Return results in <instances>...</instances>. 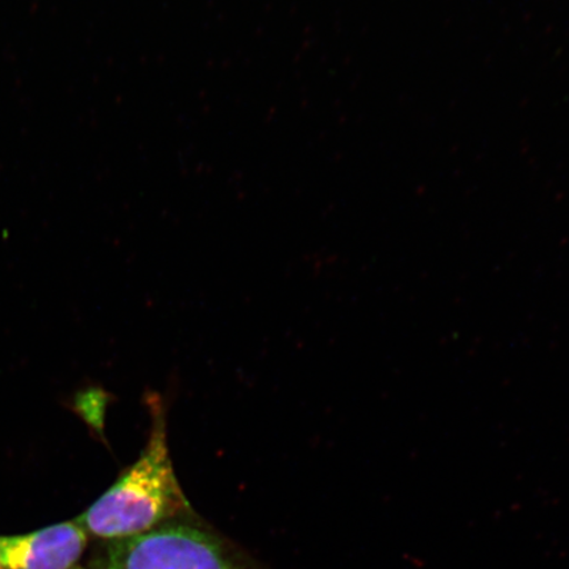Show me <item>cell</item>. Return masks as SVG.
I'll list each match as a JSON object with an SVG mask.
<instances>
[{
	"mask_svg": "<svg viewBox=\"0 0 569 569\" xmlns=\"http://www.w3.org/2000/svg\"><path fill=\"white\" fill-rule=\"evenodd\" d=\"M103 569H262L232 540L198 516L144 536L113 540Z\"/></svg>",
	"mask_w": 569,
	"mask_h": 569,
	"instance_id": "7a4b0ae2",
	"label": "cell"
},
{
	"mask_svg": "<svg viewBox=\"0 0 569 569\" xmlns=\"http://www.w3.org/2000/svg\"><path fill=\"white\" fill-rule=\"evenodd\" d=\"M89 533L78 521L49 526L19 537H0L2 569H73Z\"/></svg>",
	"mask_w": 569,
	"mask_h": 569,
	"instance_id": "3957f363",
	"label": "cell"
},
{
	"mask_svg": "<svg viewBox=\"0 0 569 569\" xmlns=\"http://www.w3.org/2000/svg\"><path fill=\"white\" fill-rule=\"evenodd\" d=\"M151 418L148 442L140 457L113 486L77 519L89 536L109 540L144 536L162 526L196 517L178 481L167 439V408L149 391Z\"/></svg>",
	"mask_w": 569,
	"mask_h": 569,
	"instance_id": "6da1fadb",
	"label": "cell"
},
{
	"mask_svg": "<svg viewBox=\"0 0 569 569\" xmlns=\"http://www.w3.org/2000/svg\"><path fill=\"white\" fill-rule=\"evenodd\" d=\"M0 569H2V567H0Z\"/></svg>",
	"mask_w": 569,
	"mask_h": 569,
	"instance_id": "277c9868",
	"label": "cell"
}]
</instances>
